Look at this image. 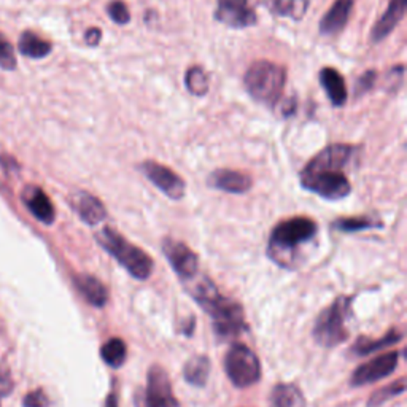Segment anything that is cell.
<instances>
[{
	"label": "cell",
	"instance_id": "31",
	"mask_svg": "<svg viewBox=\"0 0 407 407\" xmlns=\"http://www.w3.org/2000/svg\"><path fill=\"white\" fill-rule=\"evenodd\" d=\"M48 396H46L43 390L30 391V393L25 395V398L23 401L24 407H48Z\"/></svg>",
	"mask_w": 407,
	"mask_h": 407
},
{
	"label": "cell",
	"instance_id": "9",
	"mask_svg": "<svg viewBox=\"0 0 407 407\" xmlns=\"http://www.w3.org/2000/svg\"><path fill=\"white\" fill-rule=\"evenodd\" d=\"M140 172L145 175V177L150 180V182L156 187L158 189L171 198L174 200L182 199L187 191V185H185V180L180 177V175L175 174L172 169H169L163 164L154 163V161H145L142 163Z\"/></svg>",
	"mask_w": 407,
	"mask_h": 407
},
{
	"label": "cell",
	"instance_id": "6",
	"mask_svg": "<svg viewBox=\"0 0 407 407\" xmlns=\"http://www.w3.org/2000/svg\"><path fill=\"white\" fill-rule=\"evenodd\" d=\"M350 315H352V298L339 296L317 317L312 331L315 342L331 348L347 341V320Z\"/></svg>",
	"mask_w": 407,
	"mask_h": 407
},
{
	"label": "cell",
	"instance_id": "35",
	"mask_svg": "<svg viewBox=\"0 0 407 407\" xmlns=\"http://www.w3.org/2000/svg\"><path fill=\"white\" fill-rule=\"evenodd\" d=\"M105 407H118V398L115 393L108 395V398L105 401Z\"/></svg>",
	"mask_w": 407,
	"mask_h": 407
},
{
	"label": "cell",
	"instance_id": "32",
	"mask_svg": "<svg viewBox=\"0 0 407 407\" xmlns=\"http://www.w3.org/2000/svg\"><path fill=\"white\" fill-rule=\"evenodd\" d=\"M13 390V379L12 374H10L8 368L0 364V401H2L5 396H8Z\"/></svg>",
	"mask_w": 407,
	"mask_h": 407
},
{
	"label": "cell",
	"instance_id": "17",
	"mask_svg": "<svg viewBox=\"0 0 407 407\" xmlns=\"http://www.w3.org/2000/svg\"><path fill=\"white\" fill-rule=\"evenodd\" d=\"M406 13V0H390L388 8L386 12L380 17L377 24L373 29V40L374 42H380L385 37H388L396 25L401 23V19L404 18Z\"/></svg>",
	"mask_w": 407,
	"mask_h": 407
},
{
	"label": "cell",
	"instance_id": "10",
	"mask_svg": "<svg viewBox=\"0 0 407 407\" xmlns=\"http://www.w3.org/2000/svg\"><path fill=\"white\" fill-rule=\"evenodd\" d=\"M163 251L171 262L172 269L175 271L183 282L189 280L199 272V258L194 251L185 245L183 242L174 240L171 237L163 240Z\"/></svg>",
	"mask_w": 407,
	"mask_h": 407
},
{
	"label": "cell",
	"instance_id": "14",
	"mask_svg": "<svg viewBox=\"0 0 407 407\" xmlns=\"http://www.w3.org/2000/svg\"><path fill=\"white\" fill-rule=\"evenodd\" d=\"M23 200L24 204L28 205L29 212L32 213L35 218L40 220L45 225L53 223L56 218L54 205L50 200L48 194H46L42 188L34 187V185L25 187L23 191Z\"/></svg>",
	"mask_w": 407,
	"mask_h": 407
},
{
	"label": "cell",
	"instance_id": "22",
	"mask_svg": "<svg viewBox=\"0 0 407 407\" xmlns=\"http://www.w3.org/2000/svg\"><path fill=\"white\" fill-rule=\"evenodd\" d=\"M403 339V334L398 333V329H391V331L386 334L382 339H368V337H359L355 345L352 347V353L359 355V357H364V355H369L373 352H377V350L388 347V345H393L399 342Z\"/></svg>",
	"mask_w": 407,
	"mask_h": 407
},
{
	"label": "cell",
	"instance_id": "29",
	"mask_svg": "<svg viewBox=\"0 0 407 407\" xmlns=\"http://www.w3.org/2000/svg\"><path fill=\"white\" fill-rule=\"evenodd\" d=\"M107 13L112 21L116 24H127L131 21V13H129L126 3L121 2V0H113V2L108 3Z\"/></svg>",
	"mask_w": 407,
	"mask_h": 407
},
{
	"label": "cell",
	"instance_id": "12",
	"mask_svg": "<svg viewBox=\"0 0 407 407\" xmlns=\"http://www.w3.org/2000/svg\"><path fill=\"white\" fill-rule=\"evenodd\" d=\"M399 362V353L398 352H390L380 357L371 359V362L364 363L359 368L355 369L350 379V384L353 386H363L373 382H377L380 379L388 377L398 366Z\"/></svg>",
	"mask_w": 407,
	"mask_h": 407
},
{
	"label": "cell",
	"instance_id": "30",
	"mask_svg": "<svg viewBox=\"0 0 407 407\" xmlns=\"http://www.w3.org/2000/svg\"><path fill=\"white\" fill-rule=\"evenodd\" d=\"M0 67L5 70H13L17 67L14 50L7 39L0 34Z\"/></svg>",
	"mask_w": 407,
	"mask_h": 407
},
{
	"label": "cell",
	"instance_id": "24",
	"mask_svg": "<svg viewBox=\"0 0 407 407\" xmlns=\"http://www.w3.org/2000/svg\"><path fill=\"white\" fill-rule=\"evenodd\" d=\"M309 0H271V10L277 17L301 21L307 13Z\"/></svg>",
	"mask_w": 407,
	"mask_h": 407
},
{
	"label": "cell",
	"instance_id": "27",
	"mask_svg": "<svg viewBox=\"0 0 407 407\" xmlns=\"http://www.w3.org/2000/svg\"><path fill=\"white\" fill-rule=\"evenodd\" d=\"M406 391V382L404 379H399L398 382L391 384L388 386H385L382 390H377L375 393L373 395V398L368 401V407H377L380 404L386 403V401L395 398V396L398 395H403Z\"/></svg>",
	"mask_w": 407,
	"mask_h": 407
},
{
	"label": "cell",
	"instance_id": "21",
	"mask_svg": "<svg viewBox=\"0 0 407 407\" xmlns=\"http://www.w3.org/2000/svg\"><path fill=\"white\" fill-rule=\"evenodd\" d=\"M271 407H306V398L296 385L279 384L271 393Z\"/></svg>",
	"mask_w": 407,
	"mask_h": 407
},
{
	"label": "cell",
	"instance_id": "7",
	"mask_svg": "<svg viewBox=\"0 0 407 407\" xmlns=\"http://www.w3.org/2000/svg\"><path fill=\"white\" fill-rule=\"evenodd\" d=\"M225 371L237 388H247L261 379L260 359L245 344H233L226 352Z\"/></svg>",
	"mask_w": 407,
	"mask_h": 407
},
{
	"label": "cell",
	"instance_id": "1",
	"mask_svg": "<svg viewBox=\"0 0 407 407\" xmlns=\"http://www.w3.org/2000/svg\"><path fill=\"white\" fill-rule=\"evenodd\" d=\"M358 148L344 143H334L317 154L301 172L304 189L318 194L323 199L339 200L352 193V185L345 174L357 158Z\"/></svg>",
	"mask_w": 407,
	"mask_h": 407
},
{
	"label": "cell",
	"instance_id": "4",
	"mask_svg": "<svg viewBox=\"0 0 407 407\" xmlns=\"http://www.w3.org/2000/svg\"><path fill=\"white\" fill-rule=\"evenodd\" d=\"M96 240L107 253H110L125 269L137 280H147L152 275L153 261L142 249H138L131 242L126 240L118 231L102 228L96 234Z\"/></svg>",
	"mask_w": 407,
	"mask_h": 407
},
{
	"label": "cell",
	"instance_id": "26",
	"mask_svg": "<svg viewBox=\"0 0 407 407\" xmlns=\"http://www.w3.org/2000/svg\"><path fill=\"white\" fill-rule=\"evenodd\" d=\"M185 83H187L188 91L196 97H202L209 92V75L199 65L189 67L187 76H185Z\"/></svg>",
	"mask_w": 407,
	"mask_h": 407
},
{
	"label": "cell",
	"instance_id": "33",
	"mask_svg": "<svg viewBox=\"0 0 407 407\" xmlns=\"http://www.w3.org/2000/svg\"><path fill=\"white\" fill-rule=\"evenodd\" d=\"M374 79H375V72H366V74L362 76V80H359V90H358L359 94L364 91H368L369 87L373 86Z\"/></svg>",
	"mask_w": 407,
	"mask_h": 407
},
{
	"label": "cell",
	"instance_id": "20",
	"mask_svg": "<svg viewBox=\"0 0 407 407\" xmlns=\"http://www.w3.org/2000/svg\"><path fill=\"white\" fill-rule=\"evenodd\" d=\"M210 364L209 357L205 355H198V357L189 358L183 366V377L189 385L193 386H204L207 384L210 375Z\"/></svg>",
	"mask_w": 407,
	"mask_h": 407
},
{
	"label": "cell",
	"instance_id": "18",
	"mask_svg": "<svg viewBox=\"0 0 407 407\" xmlns=\"http://www.w3.org/2000/svg\"><path fill=\"white\" fill-rule=\"evenodd\" d=\"M75 285L81 296L94 307H104L108 301V291L104 283L96 277L80 274L75 277Z\"/></svg>",
	"mask_w": 407,
	"mask_h": 407
},
{
	"label": "cell",
	"instance_id": "23",
	"mask_svg": "<svg viewBox=\"0 0 407 407\" xmlns=\"http://www.w3.org/2000/svg\"><path fill=\"white\" fill-rule=\"evenodd\" d=\"M19 51L24 56H28V58L42 59L51 53V43L46 42L42 37H39L37 34L28 30L19 39Z\"/></svg>",
	"mask_w": 407,
	"mask_h": 407
},
{
	"label": "cell",
	"instance_id": "34",
	"mask_svg": "<svg viewBox=\"0 0 407 407\" xmlns=\"http://www.w3.org/2000/svg\"><path fill=\"white\" fill-rule=\"evenodd\" d=\"M101 37H102V32H101V30L97 29V28H92V29H90V30H87V32H86L85 40H86V43H87V45L96 46V45H99Z\"/></svg>",
	"mask_w": 407,
	"mask_h": 407
},
{
	"label": "cell",
	"instance_id": "16",
	"mask_svg": "<svg viewBox=\"0 0 407 407\" xmlns=\"http://www.w3.org/2000/svg\"><path fill=\"white\" fill-rule=\"evenodd\" d=\"M355 0H336L328 10L320 23V32L323 35H336L347 25L352 14Z\"/></svg>",
	"mask_w": 407,
	"mask_h": 407
},
{
	"label": "cell",
	"instance_id": "28",
	"mask_svg": "<svg viewBox=\"0 0 407 407\" xmlns=\"http://www.w3.org/2000/svg\"><path fill=\"white\" fill-rule=\"evenodd\" d=\"M382 226L380 223H374L371 218H364V216H357V218H342L337 220L334 223V228L339 231H345V233H355V231H363L369 228H379Z\"/></svg>",
	"mask_w": 407,
	"mask_h": 407
},
{
	"label": "cell",
	"instance_id": "15",
	"mask_svg": "<svg viewBox=\"0 0 407 407\" xmlns=\"http://www.w3.org/2000/svg\"><path fill=\"white\" fill-rule=\"evenodd\" d=\"M72 205H74L75 212L79 213L80 218L90 226L102 223L107 216L104 204H102L96 196L86 191H76L72 196Z\"/></svg>",
	"mask_w": 407,
	"mask_h": 407
},
{
	"label": "cell",
	"instance_id": "13",
	"mask_svg": "<svg viewBox=\"0 0 407 407\" xmlns=\"http://www.w3.org/2000/svg\"><path fill=\"white\" fill-rule=\"evenodd\" d=\"M209 187L226 193L244 194L249 193L253 187V180L244 172L231 171V169H216L209 175Z\"/></svg>",
	"mask_w": 407,
	"mask_h": 407
},
{
	"label": "cell",
	"instance_id": "3",
	"mask_svg": "<svg viewBox=\"0 0 407 407\" xmlns=\"http://www.w3.org/2000/svg\"><path fill=\"white\" fill-rule=\"evenodd\" d=\"M315 234V221L306 218V216H295V218L280 221L271 234L267 255L279 266H293L298 249L313 239Z\"/></svg>",
	"mask_w": 407,
	"mask_h": 407
},
{
	"label": "cell",
	"instance_id": "25",
	"mask_svg": "<svg viewBox=\"0 0 407 407\" xmlns=\"http://www.w3.org/2000/svg\"><path fill=\"white\" fill-rule=\"evenodd\" d=\"M126 344L120 337H112L102 345L101 357L110 368H121L126 362Z\"/></svg>",
	"mask_w": 407,
	"mask_h": 407
},
{
	"label": "cell",
	"instance_id": "8",
	"mask_svg": "<svg viewBox=\"0 0 407 407\" xmlns=\"http://www.w3.org/2000/svg\"><path fill=\"white\" fill-rule=\"evenodd\" d=\"M136 407H178L166 369L153 364L147 374V386L136 391Z\"/></svg>",
	"mask_w": 407,
	"mask_h": 407
},
{
	"label": "cell",
	"instance_id": "5",
	"mask_svg": "<svg viewBox=\"0 0 407 407\" xmlns=\"http://www.w3.org/2000/svg\"><path fill=\"white\" fill-rule=\"evenodd\" d=\"M286 81V72L271 61H256L247 70L244 83L249 94L264 105L279 102Z\"/></svg>",
	"mask_w": 407,
	"mask_h": 407
},
{
	"label": "cell",
	"instance_id": "2",
	"mask_svg": "<svg viewBox=\"0 0 407 407\" xmlns=\"http://www.w3.org/2000/svg\"><path fill=\"white\" fill-rule=\"evenodd\" d=\"M183 283L189 296H193V300L212 318L215 334H218L221 339H229L245 331L247 323L242 307L233 300L221 295L209 277L198 272Z\"/></svg>",
	"mask_w": 407,
	"mask_h": 407
},
{
	"label": "cell",
	"instance_id": "11",
	"mask_svg": "<svg viewBox=\"0 0 407 407\" xmlns=\"http://www.w3.org/2000/svg\"><path fill=\"white\" fill-rule=\"evenodd\" d=\"M215 19L233 29H245L256 23V12L249 0H216Z\"/></svg>",
	"mask_w": 407,
	"mask_h": 407
},
{
	"label": "cell",
	"instance_id": "19",
	"mask_svg": "<svg viewBox=\"0 0 407 407\" xmlns=\"http://www.w3.org/2000/svg\"><path fill=\"white\" fill-rule=\"evenodd\" d=\"M320 81L323 90L326 91L328 99L334 107H342L347 102V87L342 75L333 67H324L320 72Z\"/></svg>",
	"mask_w": 407,
	"mask_h": 407
}]
</instances>
